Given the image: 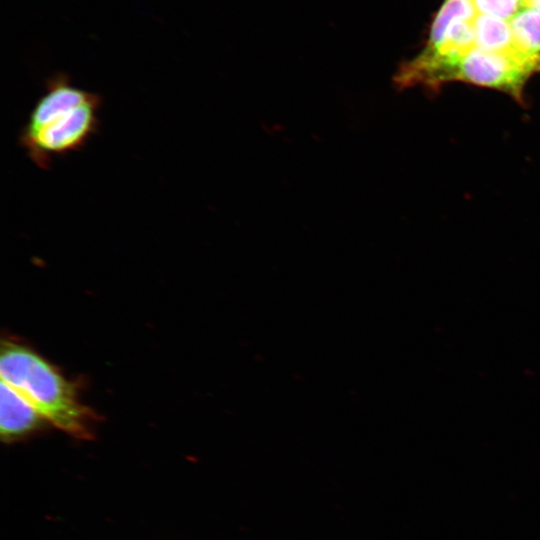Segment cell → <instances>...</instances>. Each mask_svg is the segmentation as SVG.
Masks as SVG:
<instances>
[{"label": "cell", "instance_id": "6da1fadb", "mask_svg": "<svg viewBox=\"0 0 540 540\" xmlns=\"http://www.w3.org/2000/svg\"><path fill=\"white\" fill-rule=\"evenodd\" d=\"M102 105L100 94L57 74L47 79L45 91L19 131L18 145L33 164L48 170L55 157L81 151L99 132Z\"/></svg>", "mask_w": 540, "mask_h": 540}, {"label": "cell", "instance_id": "7a4b0ae2", "mask_svg": "<svg viewBox=\"0 0 540 540\" xmlns=\"http://www.w3.org/2000/svg\"><path fill=\"white\" fill-rule=\"evenodd\" d=\"M0 376L28 400L45 421L72 436L90 437L93 413L78 400L73 385L36 352L19 343L4 341Z\"/></svg>", "mask_w": 540, "mask_h": 540}, {"label": "cell", "instance_id": "3957f363", "mask_svg": "<svg viewBox=\"0 0 540 540\" xmlns=\"http://www.w3.org/2000/svg\"><path fill=\"white\" fill-rule=\"evenodd\" d=\"M533 74V69L518 58L474 48L454 67L449 82L495 89L524 104V88Z\"/></svg>", "mask_w": 540, "mask_h": 540}, {"label": "cell", "instance_id": "277c9868", "mask_svg": "<svg viewBox=\"0 0 540 540\" xmlns=\"http://www.w3.org/2000/svg\"><path fill=\"white\" fill-rule=\"evenodd\" d=\"M44 418L16 389L1 380L0 432L4 440L23 436L43 423Z\"/></svg>", "mask_w": 540, "mask_h": 540}, {"label": "cell", "instance_id": "5b68a950", "mask_svg": "<svg viewBox=\"0 0 540 540\" xmlns=\"http://www.w3.org/2000/svg\"><path fill=\"white\" fill-rule=\"evenodd\" d=\"M473 25L476 48L518 58L532 68L516 49L508 21L489 15L477 14Z\"/></svg>", "mask_w": 540, "mask_h": 540}, {"label": "cell", "instance_id": "8992f818", "mask_svg": "<svg viewBox=\"0 0 540 540\" xmlns=\"http://www.w3.org/2000/svg\"><path fill=\"white\" fill-rule=\"evenodd\" d=\"M509 24L516 49L534 72L540 73V10L525 7Z\"/></svg>", "mask_w": 540, "mask_h": 540}, {"label": "cell", "instance_id": "52a82bcc", "mask_svg": "<svg viewBox=\"0 0 540 540\" xmlns=\"http://www.w3.org/2000/svg\"><path fill=\"white\" fill-rule=\"evenodd\" d=\"M478 14L510 21L525 8L523 0H472Z\"/></svg>", "mask_w": 540, "mask_h": 540}, {"label": "cell", "instance_id": "ba28073f", "mask_svg": "<svg viewBox=\"0 0 540 540\" xmlns=\"http://www.w3.org/2000/svg\"><path fill=\"white\" fill-rule=\"evenodd\" d=\"M524 6L540 10V0H523Z\"/></svg>", "mask_w": 540, "mask_h": 540}]
</instances>
